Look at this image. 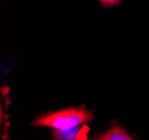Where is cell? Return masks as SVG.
Instances as JSON below:
<instances>
[{"label": "cell", "mask_w": 149, "mask_h": 140, "mask_svg": "<svg viewBox=\"0 0 149 140\" xmlns=\"http://www.w3.org/2000/svg\"><path fill=\"white\" fill-rule=\"evenodd\" d=\"M85 127L79 126L67 130H55L52 131V138L55 140H78L82 129Z\"/></svg>", "instance_id": "cell-3"}, {"label": "cell", "mask_w": 149, "mask_h": 140, "mask_svg": "<svg viewBox=\"0 0 149 140\" xmlns=\"http://www.w3.org/2000/svg\"><path fill=\"white\" fill-rule=\"evenodd\" d=\"M93 140H132L129 134L119 126H113L105 134L95 137Z\"/></svg>", "instance_id": "cell-2"}, {"label": "cell", "mask_w": 149, "mask_h": 140, "mask_svg": "<svg viewBox=\"0 0 149 140\" xmlns=\"http://www.w3.org/2000/svg\"><path fill=\"white\" fill-rule=\"evenodd\" d=\"M93 112L85 107L58 110L37 117L32 125L37 127H49L55 130H67L91 121Z\"/></svg>", "instance_id": "cell-1"}, {"label": "cell", "mask_w": 149, "mask_h": 140, "mask_svg": "<svg viewBox=\"0 0 149 140\" xmlns=\"http://www.w3.org/2000/svg\"><path fill=\"white\" fill-rule=\"evenodd\" d=\"M97 1H99L104 7H112L119 5L121 0H97Z\"/></svg>", "instance_id": "cell-4"}]
</instances>
